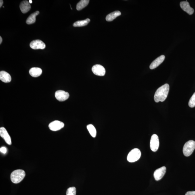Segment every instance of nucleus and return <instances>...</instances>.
Instances as JSON below:
<instances>
[{
	"label": "nucleus",
	"instance_id": "28",
	"mask_svg": "<svg viewBox=\"0 0 195 195\" xmlns=\"http://www.w3.org/2000/svg\"><path fill=\"white\" fill-rule=\"evenodd\" d=\"M29 2L30 3V4H31V3H32V1H31V0H30V1H29Z\"/></svg>",
	"mask_w": 195,
	"mask_h": 195
},
{
	"label": "nucleus",
	"instance_id": "12",
	"mask_svg": "<svg viewBox=\"0 0 195 195\" xmlns=\"http://www.w3.org/2000/svg\"><path fill=\"white\" fill-rule=\"evenodd\" d=\"M180 6L183 11L189 15H192L194 12V9L190 6L189 3L187 1L181 2Z\"/></svg>",
	"mask_w": 195,
	"mask_h": 195
},
{
	"label": "nucleus",
	"instance_id": "9",
	"mask_svg": "<svg viewBox=\"0 0 195 195\" xmlns=\"http://www.w3.org/2000/svg\"><path fill=\"white\" fill-rule=\"evenodd\" d=\"M30 46L32 49L34 50L44 49L46 47L45 43L41 40L39 39L32 41L30 43Z\"/></svg>",
	"mask_w": 195,
	"mask_h": 195
},
{
	"label": "nucleus",
	"instance_id": "20",
	"mask_svg": "<svg viewBox=\"0 0 195 195\" xmlns=\"http://www.w3.org/2000/svg\"><path fill=\"white\" fill-rule=\"evenodd\" d=\"M90 22L89 19H87L85 20L78 21L74 22L73 24L74 27H81L87 26Z\"/></svg>",
	"mask_w": 195,
	"mask_h": 195
},
{
	"label": "nucleus",
	"instance_id": "26",
	"mask_svg": "<svg viewBox=\"0 0 195 195\" xmlns=\"http://www.w3.org/2000/svg\"><path fill=\"white\" fill-rule=\"evenodd\" d=\"M3 3V1L2 0H1L0 1V7H1L2 6V5Z\"/></svg>",
	"mask_w": 195,
	"mask_h": 195
},
{
	"label": "nucleus",
	"instance_id": "10",
	"mask_svg": "<svg viewBox=\"0 0 195 195\" xmlns=\"http://www.w3.org/2000/svg\"><path fill=\"white\" fill-rule=\"evenodd\" d=\"M0 135L4 139L7 144L9 145H11L12 144L10 135L4 127H1L0 128Z\"/></svg>",
	"mask_w": 195,
	"mask_h": 195
},
{
	"label": "nucleus",
	"instance_id": "14",
	"mask_svg": "<svg viewBox=\"0 0 195 195\" xmlns=\"http://www.w3.org/2000/svg\"><path fill=\"white\" fill-rule=\"evenodd\" d=\"M20 8L22 12L23 13H26L29 11L31 9V5L29 1H24L21 3Z\"/></svg>",
	"mask_w": 195,
	"mask_h": 195
},
{
	"label": "nucleus",
	"instance_id": "1",
	"mask_svg": "<svg viewBox=\"0 0 195 195\" xmlns=\"http://www.w3.org/2000/svg\"><path fill=\"white\" fill-rule=\"evenodd\" d=\"M169 89V86L167 84L159 88L155 94L154 99L155 102H163L167 97Z\"/></svg>",
	"mask_w": 195,
	"mask_h": 195
},
{
	"label": "nucleus",
	"instance_id": "4",
	"mask_svg": "<svg viewBox=\"0 0 195 195\" xmlns=\"http://www.w3.org/2000/svg\"><path fill=\"white\" fill-rule=\"evenodd\" d=\"M141 152L138 149L132 150L128 154L127 159L129 162H133L137 161L140 158Z\"/></svg>",
	"mask_w": 195,
	"mask_h": 195
},
{
	"label": "nucleus",
	"instance_id": "6",
	"mask_svg": "<svg viewBox=\"0 0 195 195\" xmlns=\"http://www.w3.org/2000/svg\"><path fill=\"white\" fill-rule=\"evenodd\" d=\"M92 70L94 74L98 76H104L106 73V70L104 67L99 64L94 66L92 68Z\"/></svg>",
	"mask_w": 195,
	"mask_h": 195
},
{
	"label": "nucleus",
	"instance_id": "23",
	"mask_svg": "<svg viewBox=\"0 0 195 195\" xmlns=\"http://www.w3.org/2000/svg\"><path fill=\"white\" fill-rule=\"evenodd\" d=\"M188 104L191 108H193L195 107V92L190 99Z\"/></svg>",
	"mask_w": 195,
	"mask_h": 195
},
{
	"label": "nucleus",
	"instance_id": "2",
	"mask_svg": "<svg viewBox=\"0 0 195 195\" xmlns=\"http://www.w3.org/2000/svg\"><path fill=\"white\" fill-rule=\"evenodd\" d=\"M26 173L23 170L17 169L13 171L11 175V179L14 183H20L24 179Z\"/></svg>",
	"mask_w": 195,
	"mask_h": 195
},
{
	"label": "nucleus",
	"instance_id": "5",
	"mask_svg": "<svg viewBox=\"0 0 195 195\" xmlns=\"http://www.w3.org/2000/svg\"><path fill=\"white\" fill-rule=\"evenodd\" d=\"M159 146V141L157 135L154 134L151 137L150 147L151 150L156 152L158 150Z\"/></svg>",
	"mask_w": 195,
	"mask_h": 195
},
{
	"label": "nucleus",
	"instance_id": "27",
	"mask_svg": "<svg viewBox=\"0 0 195 195\" xmlns=\"http://www.w3.org/2000/svg\"><path fill=\"white\" fill-rule=\"evenodd\" d=\"M2 38L1 36V37H0V44H1L2 43Z\"/></svg>",
	"mask_w": 195,
	"mask_h": 195
},
{
	"label": "nucleus",
	"instance_id": "11",
	"mask_svg": "<svg viewBox=\"0 0 195 195\" xmlns=\"http://www.w3.org/2000/svg\"><path fill=\"white\" fill-rule=\"evenodd\" d=\"M166 171L165 167H162L156 170L154 174V177L156 180L159 181L161 179L165 174Z\"/></svg>",
	"mask_w": 195,
	"mask_h": 195
},
{
	"label": "nucleus",
	"instance_id": "16",
	"mask_svg": "<svg viewBox=\"0 0 195 195\" xmlns=\"http://www.w3.org/2000/svg\"><path fill=\"white\" fill-rule=\"evenodd\" d=\"M29 72L30 75L32 77H37L41 75L43 71L41 68L33 67L30 69Z\"/></svg>",
	"mask_w": 195,
	"mask_h": 195
},
{
	"label": "nucleus",
	"instance_id": "18",
	"mask_svg": "<svg viewBox=\"0 0 195 195\" xmlns=\"http://www.w3.org/2000/svg\"><path fill=\"white\" fill-rule=\"evenodd\" d=\"M39 13V11H36V12L32 13L28 17L26 21V23L28 24H31L34 23L36 21V17Z\"/></svg>",
	"mask_w": 195,
	"mask_h": 195
},
{
	"label": "nucleus",
	"instance_id": "8",
	"mask_svg": "<svg viewBox=\"0 0 195 195\" xmlns=\"http://www.w3.org/2000/svg\"><path fill=\"white\" fill-rule=\"evenodd\" d=\"M64 124L63 122L58 120H55L49 124V127L51 131H56L62 129L64 127Z\"/></svg>",
	"mask_w": 195,
	"mask_h": 195
},
{
	"label": "nucleus",
	"instance_id": "17",
	"mask_svg": "<svg viewBox=\"0 0 195 195\" xmlns=\"http://www.w3.org/2000/svg\"><path fill=\"white\" fill-rule=\"evenodd\" d=\"M121 15V13L119 11H115L110 13L107 15L106 17V20L108 22H111L114 20L117 17Z\"/></svg>",
	"mask_w": 195,
	"mask_h": 195
},
{
	"label": "nucleus",
	"instance_id": "7",
	"mask_svg": "<svg viewBox=\"0 0 195 195\" xmlns=\"http://www.w3.org/2000/svg\"><path fill=\"white\" fill-rule=\"evenodd\" d=\"M69 96V94L63 91H58L55 93V98L57 100L60 102L66 101Z\"/></svg>",
	"mask_w": 195,
	"mask_h": 195
},
{
	"label": "nucleus",
	"instance_id": "3",
	"mask_svg": "<svg viewBox=\"0 0 195 195\" xmlns=\"http://www.w3.org/2000/svg\"><path fill=\"white\" fill-rule=\"evenodd\" d=\"M195 149V142L193 140H190L185 143L183 148V152L186 156H190L192 154Z\"/></svg>",
	"mask_w": 195,
	"mask_h": 195
},
{
	"label": "nucleus",
	"instance_id": "24",
	"mask_svg": "<svg viewBox=\"0 0 195 195\" xmlns=\"http://www.w3.org/2000/svg\"><path fill=\"white\" fill-rule=\"evenodd\" d=\"M0 151L3 154H5L7 152V149L5 147H2L0 149Z\"/></svg>",
	"mask_w": 195,
	"mask_h": 195
},
{
	"label": "nucleus",
	"instance_id": "13",
	"mask_svg": "<svg viewBox=\"0 0 195 195\" xmlns=\"http://www.w3.org/2000/svg\"><path fill=\"white\" fill-rule=\"evenodd\" d=\"M165 56L164 55H162L161 56L158 57L152 62L150 66V68L151 70L154 69L157 67L161 64L165 59Z\"/></svg>",
	"mask_w": 195,
	"mask_h": 195
},
{
	"label": "nucleus",
	"instance_id": "22",
	"mask_svg": "<svg viewBox=\"0 0 195 195\" xmlns=\"http://www.w3.org/2000/svg\"><path fill=\"white\" fill-rule=\"evenodd\" d=\"M76 188L75 187H72L69 188L67 191V195H76Z\"/></svg>",
	"mask_w": 195,
	"mask_h": 195
},
{
	"label": "nucleus",
	"instance_id": "25",
	"mask_svg": "<svg viewBox=\"0 0 195 195\" xmlns=\"http://www.w3.org/2000/svg\"><path fill=\"white\" fill-rule=\"evenodd\" d=\"M185 195H195V191H189L187 192Z\"/></svg>",
	"mask_w": 195,
	"mask_h": 195
},
{
	"label": "nucleus",
	"instance_id": "19",
	"mask_svg": "<svg viewBox=\"0 0 195 195\" xmlns=\"http://www.w3.org/2000/svg\"><path fill=\"white\" fill-rule=\"evenodd\" d=\"M89 2V0H81L77 3L76 6V9L77 10L80 11L88 5Z\"/></svg>",
	"mask_w": 195,
	"mask_h": 195
},
{
	"label": "nucleus",
	"instance_id": "21",
	"mask_svg": "<svg viewBox=\"0 0 195 195\" xmlns=\"http://www.w3.org/2000/svg\"><path fill=\"white\" fill-rule=\"evenodd\" d=\"M87 129L92 137L95 138L96 136L97 131L96 129L92 124H89L87 126Z\"/></svg>",
	"mask_w": 195,
	"mask_h": 195
},
{
	"label": "nucleus",
	"instance_id": "15",
	"mask_svg": "<svg viewBox=\"0 0 195 195\" xmlns=\"http://www.w3.org/2000/svg\"><path fill=\"white\" fill-rule=\"evenodd\" d=\"M0 80L4 83H9L11 81V77L8 73L1 71L0 72Z\"/></svg>",
	"mask_w": 195,
	"mask_h": 195
}]
</instances>
